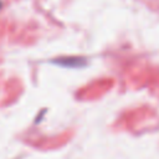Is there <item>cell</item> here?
I'll return each mask as SVG.
<instances>
[{
	"mask_svg": "<svg viewBox=\"0 0 159 159\" xmlns=\"http://www.w3.org/2000/svg\"><path fill=\"white\" fill-rule=\"evenodd\" d=\"M0 6H1V2H0Z\"/></svg>",
	"mask_w": 159,
	"mask_h": 159,
	"instance_id": "6da1fadb",
	"label": "cell"
}]
</instances>
